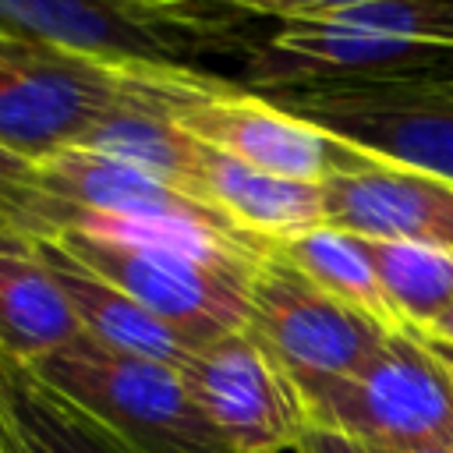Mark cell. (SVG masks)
I'll use <instances>...</instances> for the list:
<instances>
[{
    "mask_svg": "<svg viewBox=\"0 0 453 453\" xmlns=\"http://www.w3.org/2000/svg\"><path fill=\"white\" fill-rule=\"evenodd\" d=\"M297 386L319 428L368 449L435 446L453 453V382L411 329H396L357 375Z\"/></svg>",
    "mask_w": 453,
    "mask_h": 453,
    "instance_id": "cell-4",
    "label": "cell"
},
{
    "mask_svg": "<svg viewBox=\"0 0 453 453\" xmlns=\"http://www.w3.org/2000/svg\"><path fill=\"white\" fill-rule=\"evenodd\" d=\"M159 4H191V0H159Z\"/></svg>",
    "mask_w": 453,
    "mask_h": 453,
    "instance_id": "cell-25",
    "label": "cell"
},
{
    "mask_svg": "<svg viewBox=\"0 0 453 453\" xmlns=\"http://www.w3.org/2000/svg\"><path fill=\"white\" fill-rule=\"evenodd\" d=\"M421 336H435V340H446V343H453V304L421 333Z\"/></svg>",
    "mask_w": 453,
    "mask_h": 453,
    "instance_id": "cell-23",
    "label": "cell"
},
{
    "mask_svg": "<svg viewBox=\"0 0 453 453\" xmlns=\"http://www.w3.org/2000/svg\"><path fill=\"white\" fill-rule=\"evenodd\" d=\"M202 188L205 202L223 219H230L241 234L265 244H283L297 234L326 226L322 184L255 170L209 145L202 156Z\"/></svg>",
    "mask_w": 453,
    "mask_h": 453,
    "instance_id": "cell-15",
    "label": "cell"
},
{
    "mask_svg": "<svg viewBox=\"0 0 453 453\" xmlns=\"http://www.w3.org/2000/svg\"><path fill=\"white\" fill-rule=\"evenodd\" d=\"M60 241L78 262L127 290L159 322L177 329L188 343L205 347L226 333L248 329L251 276L258 262H212L177 248L106 241L64 230Z\"/></svg>",
    "mask_w": 453,
    "mask_h": 453,
    "instance_id": "cell-6",
    "label": "cell"
},
{
    "mask_svg": "<svg viewBox=\"0 0 453 453\" xmlns=\"http://www.w3.org/2000/svg\"><path fill=\"white\" fill-rule=\"evenodd\" d=\"M421 336V333H418ZM425 340V347L435 354V361L442 365V372L449 375V382H453V343H446V340H435V336H421Z\"/></svg>",
    "mask_w": 453,
    "mask_h": 453,
    "instance_id": "cell-22",
    "label": "cell"
},
{
    "mask_svg": "<svg viewBox=\"0 0 453 453\" xmlns=\"http://www.w3.org/2000/svg\"><path fill=\"white\" fill-rule=\"evenodd\" d=\"M294 269H301L315 287H322L326 294H333L336 301L400 329V322L393 319V308L382 294V283L375 276L368 244L347 230L336 226H315L308 234H297L283 244H273Z\"/></svg>",
    "mask_w": 453,
    "mask_h": 453,
    "instance_id": "cell-17",
    "label": "cell"
},
{
    "mask_svg": "<svg viewBox=\"0 0 453 453\" xmlns=\"http://www.w3.org/2000/svg\"><path fill=\"white\" fill-rule=\"evenodd\" d=\"M32 244H35L39 258L46 262V269L53 273L57 287L64 290L74 319L81 322V329L92 340H99V343H106L113 350L152 357V361H166V365H177V368H184L191 361V354L198 350L195 343H188L177 329L159 322L127 290H120L106 276H99L96 269L78 262L60 241L39 237Z\"/></svg>",
    "mask_w": 453,
    "mask_h": 453,
    "instance_id": "cell-13",
    "label": "cell"
},
{
    "mask_svg": "<svg viewBox=\"0 0 453 453\" xmlns=\"http://www.w3.org/2000/svg\"><path fill=\"white\" fill-rule=\"evenodd\" d=\"M365 244L400 329L425 333L453 304V251L403 244V241H365Z\"/></svg>",
    "mask_w": 453,
    "mask_h": 453,
    "instance_id": "cell-18",
    "label": "cell"
},
{
    "mask_svg": "<svg viewBox=\"0 0 453 453\" xmlns=\"http://www.w3.org/2000/svg\"><path fill=\"white\" fill-rule=\"evenodd\" d=\"M191 71L195 67H166L142 99L106 113L78 142V149H92V152L113 156L120 163H131V166L145 170L149 177H156V180H163V184L205 202V188H202L205 145L198 138H191L170 117L173 99L180 96V88H184Z\"/></svg>",
    "mask_w": 453,
    "mask_h": 453,
    "instance_id": "cell-11",
    "label": "cell"
},
{
    "mask_svg": "<svg viewBox=\"0 0 453 453\" xmlns=\"http://www.w3.org/2000/svg\"><path fill=\"white\" fill-rule=\"evenodd\" d=\"M248 329L276 354L294 382L357 375L396 333L315 287L276 248L262 255L251 276Z\"/></svg>",
    "mask_w": 453,
    "mask_h": 453,
    "instance_id": "cell-8",
    "label": "cell"
},
{
    "mask_svg": "<svg viewBox=\"0 0 453 453\" xmlns=\"http://www.w3.org/2000/svg\"><path fill=\"white\" fill-rule=\"evenodd\" d=\"M0 32L113 64L195 67L244 53L237 11L159 0H0Z\"/></svg>",
    "mask_w": 453,
    "mask_h": 453,
    "instance_id": "cell-1",
    "label": "cell"
},
{
    "mask_svg": "<svg viewBox=\"0 0 453 453\" xmlns=\"http://www.w3.org/2000/svg\"><path fill=\"white\" fill-rule=\"evenodd\" d=\"M379 163L453 180V78H368L262 92Z\"/></svg>",
    "mask_w": 453,
    "mask_h": 453,
    "instance_id": "cell-5",
    "label": "cell"
},
{
    "mask_svg": "<svg viewBox=\"0 0 453 453\" xmlns=\"http://www.w3.org/2000/svg\"><path fill=\"white\" fill-rule=\"evenodd\" d=\"M283 453H301V449H297V446H294V449H283Z\"/></svg>",
    "mask_w": 453,
    "mask_h": 453,
    "instance_id": "cell-26",
    "label": "cell"
},
{
    "mask_svg": "<svg viewBox=\"0 0 453 453\" xmlns=\"http://www.w3.org/2000/svg\"><path fill=\"white\" fill-rule=\"evenodd\" d=\"M163 71L0 32V145L42 163L78 145L106 113L142 99Z\"/></svg>",
    "mask_w": 453,
    "mask_h": 453,
    "instance_id": "cell-3",
    "label": "cell"
},
{
    "mask_svg": "<svg viewBox=\"0 0 453 453\" xmlns=\"http://www.w3.org/2000/svg\"><path fill=\"white\" fill-rule=\"evenodd\" d=\"M195 4H212V7L237 11V14H262V18H280V21H319L336 11L357 7L365 0H195Z\"/></svg>",
    "mask_w": 453,
    "mask_h": 453,
    "instance_id": "cell-20",
    "label": "cell"
},
{
    "mask_svg": "<svg viewBox=\"0 0 453 453\" xmlns=\"http://www.w3.org/2000/svg\"><path fill=\"white\" fill-rule=\"evenodd\" d=\"M64 290L21 234L0 230V347L35 361L81 336Z\"/></svg>",
    "mask_w": 453,
    "mask_h": 453,
    "instance_id": "cell-16",
    "label": "cell"
},
{
    "mask_svg": "<svg viewBox=\"0 0 453 453\" xmlns=\"http://www.w3.org/2000/svg\"><path fill=\"white\" fill-rule=\"evenodd\" d=\"M39 191L60 205H78L127 219H209L234 226L212 205L149 177L145 170L120 163L92 149H60L39 163ZM237 230V226H234Z\"/></svg>",
    "mask_w": 453,
    "mask_h": 453,
    "instance_id": "cell-12",
    "label": "cell"
},
{
    "mask_svg": "<svg viewBox=\"0 0 453 453\" xmlns=\"http://www.w3.org/2000/svg\"><path fill=\"white\" fill-rule=\"evenodd\" d=\"M170 117L202 145L290 180L326 184L372 163L368 152L287 113L262 92L230 85L209 71L188 74Z\"/></svg>",
    "mask_w": 453,
    "mask_h": 453,
    "instance_id": "cell-7",
    "label": "cell"
},
{
    "mask_svg": "<svg viewBox=\"0 0 453 453\" xmlns=\"http://www.w3.org/2000/svg\"><path fill=\"white\" fill-rule=\"evenodd\" d=\"M35 198H39V163L0 145V230L28 237Z\"/></svg>",
    "mask_w": 453,
    "mask_h": 453,
    "instance_id": "cell-19",
    "label": "cell"
},
{
    "mask_svg": "<svg viewBox=\"0 0 453 453\" xmlns=\"http://www.w3.org/2000/svg\"><path fill=\"white\" fill-rule=\"evenodd\" d=\"M297 449H301V453H372L368 446H361V442H354V439H347V435H340V432L319 428V425H311V428L301 435Z\"/></svg>",
    "mask_w": 453,
    "mask_h": 453,
    "instance_id": "cell-21",
    "label": "cell"
},
{
    "mask_svg": "<svg viewBox=\"0 0 453 453\" xmlns=\"http://www.w3.org/2000/svg\"><path fill=\"white\" fill-rule=\"evenodd\" d=\"M0 453H134L99 418L0 347Z\"/></svg>",
    "mask_w": 453,
    "mask_h": 453,
    "instance_id": "cell-14",
    "label": "cell"
},
{
    "mask_svg": "<svg viewBox=\"0 0 453 453\" xmlns=\"http://www.w3.org/2000/svg\"><path fill=\"white\" fill-rule=\"evenodd\" d=\"M326 223L365 241H403L453 251V180L379 163L322 184Z\"/></svg>",
    "mask_w": 453,
    "mask_h": 453,
    "instance_id": "cell-10",
    "label": "cell"
},
{
    "mask_svg": "<svg viewBox=\"0 0 453 453\" xmlns=\"http://www.w3.org/2000/svg\"><path fill=\"white\" fill-rule=\"evenodd\" d=\"M28 365L134 453H234L177 365L113 350L88 333Z\"/></svg>",
    "mask_w": 453,
    "mask_h": 453,
    "instance_id": "cell-2",
    "label": "cell"
},
{
    "mask_svg": "<svg viewBox=\"0 0 453 453\" xmlns=\"http://www.w3.org/2000/svg\"><path fill=\"white\" fill-rule=\"evenodd\" d=\"M372 453H449V449H435V446H418V449H372Z\"/></svg>",
    "mask_w": 453,
    "mask_h": 453,
    "instance_id": "cell-24",
    "label": "cell"
},
{
    "mask_svg": "<svg viewBox=\"0 0 453 453\" xmlns=\"http://www.w3.org/2000/svg\"><path fill=\"white\" fill-rule=\"evenodd\" d=\"M180 372L234 453H283L311 428L301 386L251 329L198 347Z\"/></svg>",
    "mask_w": 453,
    "mask_h": 453,
    "instance_id": "cell-9",
    "label": "cell"
}]
</instances>
